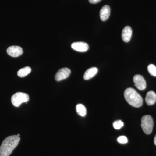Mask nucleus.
Returning <instances> with one entry per match:
<instances>
[{
	"mask_svg": "<svg viewBox=\"0 0 156 156\" xmlns=\"http://www.w3.org/2000/svg\"><path fill=\"white\" fill-rule=\"evenodd\" d=\"M7 52L9 56L13 57H17L22 55L23 53V50L21 47L13 46L8 48Z\"/></svg>",
	"mask_w": 156,
	"mask_h": 156,
	"instance_id": "nucleus-7",
	"label": "nucleus"
},
{
	"mask_svg": "<svg viewBox=\"0 0 156 156\" xmlns=\"http://www.w3.org/2000/svg\"><path fill=\"white\" fill-rule=\"evenodd\" d=\"M148 71L151 75L156 76V66L154 64H150L148 66Z\"/></svg>",
	"mask_w": 156,
	"mask_h": 156,
	"instance_id": "nucleus-15",
	"label": "nucleus"
},
{
	"mask_svg": "<svg viewBox=\"0 0 156 156\" xmlns=\"http://www.w3.org/2000/svg\"><path fill=\"white\" fill-rule=\"evenodd\" d=\"M73 50L80 52H85L89 50V45L87 43L83 42H74L71 45Z\"/></svg>",
	"mask_w": 156,
	"mask_h": 156,
	"instance_id": "nucleus-8",
	"label": "nucleus"
},
{
	"mask_svg": "<svg viewBox=\"0 0 156 156\" xmlns=\"http://www.w3.org/2000/svg\"><path fill=\"white\" fill-rule=\"evenodd\" d=\"M134 86L140 90H144L146 88V82L144 78L140 75H136L133 78Z\"/></svg>",
	"mask_w": 156,
	"mask_h": 156,
	"instance_id": "nucleus-5",
	"label": "nucleus"
},
{
	"mask_svg": "<svg viewBox=\"0 0 156 156\" xmlns=\"http://www.w3.org/2000/svg\"><path fill=\"white\" fill-rule=\"evenodd\" d=\"M11 100L13 105L18 107L22 103L28 102L29 100V96L26 93L21 92H17L12 95Z\"/></svg>",
	"mask_w": 156,
	"mask_h": 156,
	"instance_id": "nucleus-4",
	"label": "nucleus"
},
{
	"mask_svg": "<svg viewBox=\"0 0 156 156\" xmlns=\"http://www.w3.org/2000/svg\"><path fill=\"white\" fill-rule=\"evenodd\" d=\"M117 140H118V142L120 144H125L127 143L128 142V138L125 136H119L117 139Z\"/></svg>",
	"mask_w": 156,
	"mask_h": 156,
	"instance_id": "nucleus-17",
	"label": "nucleus"
},
{
	"mask_svg": "<svg viewBox=\"0 0 156 156\" xmlns=\"http://www.w3.org/2000/svg\"><path fill=\"white\" fill-rule=\"evenodd\" d=\"M145 101L147 105H152L156 102V94L154 91L148 92L146 96Z\"/></svg>",
	"mask_w": 156,
	"mask_h": 156,
	"instance_id": "nucleus-11",
	"label": "nucleus"
},
{
	"mask_svg": "<svg viewBox=\"0 0 156 156\" xmlns=\"http://www.w3.org/2000/svg\"><path fill=\"white\" fill-rule=\"evenodd\" d=\"M141 128L147 134L152 133L153 129L154 121L152 117L149 115L144 116L141 119Z\"/></svg>",
	"mask_w": 156,
	"mask_h": 156,
	"instance_id": "nucleus-3",
	"label": "nucleus"
},
{
	"mask_svg": "<svg viewBox=\"0 0 156 156\" xmlns=\"http://www.w3.org/2000/svg\"><path fill=\"white\" fill-rule=\"evenodd\" d=\"M98 69L96 67H92L86 71L84 75V79L85 80H89L95 76L97 73Z\"/></svg>",
	"mask_w": 156,
	"mask_h": 156,
	"instance_id": "nucleus-12",
	"label": "nucleus"
},
{
	"mask_svg": "<svg viewBox=\"0 0 156 156\" xmlns=\"http://www.w3.org/2000/svg\"><path fill=\"white\" fill-rule=\"evenodd\" d=\"M111 9L109 6L106 5L104 6L100 11V19L102 21H106L110 15Z\"/></svg>",
	"mask_w": 156,
	"mask_h": 156,
	"instance_id": "nucleus-10",
	"label": "nucleus"
},
{
	"mask_svg": "<svg viewBox=\"0 0 156 156\" xmlns=\"http://www.w3.org/2000/svg\"><path fill=\"white\" fill-rule=\"evenodd\" d=\"M132 34V29L129 26H126L123 29L122 32V37L123 41L126 43L130 41Z\"/></svg>",
	"mask_w": 156,
	"mask_h": 156,
	"instance_id": "nucleus-9",
	"label": "nucleus"
},
{
	"mask_svg": "<svg viewBox=\"0 0 156 156\" xmlns=\"http://www.w3.org/2000/svg\"><path fill=\"white\" fill-rule=\"evenodd\" d=\"M154 143L155 145H156V134L155 136L154 139Z\"/></svg>",
	"mask_w": 156,
	"mask_h": 156,
	"instance_id": "nucleus-19",
	"label": "nucleus"
},
{
	"mask_svg": "<svg viewBox=\"0 0 156 156\" xmlns=\"http://www.w3.org/2000/svg\"><path fill=\"white\" fill-rule=\"evenodd\" d=\"M71 73V70L67 68H63L58 70L55 76L56 81H60L66 79L69 76Z\"/></svg>",
	"mask_w": 156,
	"mask_h": 156,
	"instance_id": "nucleus-6",
	"label": "nucleus"
},
{
	"mask_svg": "<svg viewBox=\"0 0 156 156\" xmlns=\"http://www.w3.org/2000/svg\"><path fill=\"white\" fill-rule=\"evenodd\" d=\"M20 137L17 135L8 136L0 147V156H9L18 145Z\"/></svg>",
	"mask_w": 156,
	"mask_h": 156,
	"instance_id": "nucleus-1",
	"label": "nucleus"
},
{
	"mask_svg": "<svg viewBox=\"0 0 156 156\" xmlns=\"http://www.w3.org/2000/svg\"><path fill=\"white\" fill-rule=\"evenodd\" d=\"M76 110L78 114L82 117H84L87 114V109L83 105L79 104L76 106Z\"/></svg>",
	"mask_w": 156,
	"mask_h": 156,
	"instance_id": "nucleus-14",
	"label": "nucleus"
},
{
	"mask_svg": "<svg viewBox=\"0 0 156 156\" xmlns=\"http://www.w3.org/2000/svg\"><path fill=\"white\" fill-rule=\"evenodd\" d=\"M124 96L127 102L131 106L136 108L142 106L143 103L142 98L133 88H129L126 89L124 93Z\"/></svg>",
	"mask_w": 156,
	"mask_h": 156,
	"instance_id": "nucleus-2",
	"label": "nucleus"
},
{
	"mask_svg": "<svg viewBox=\"0 0 156 156\" xmlns=\"http://www.w3.org/2000/svg\"><path fill=\"white\" fill-rule=\"evenodd\" d=\"M114 128L117 130H119L124 126V123L121 120L115 121L113 124Z\"/></svg>",
	"mask_w": 156,
	"mask_h": 156,
	"instance_id": "nucleus-16",
	"label": "nucleus"
},
{
	"mask_svg": "<svg viewBox=\"0 0 156 156\" xmlns=\"http://www.w3.org/2000/svg\"><path fill=\"white\" fill-rule=\"evenodd\" d=\"M17 135H18V136H20V134H17Z\"/></svg>",
	"mask_w": 156,
	"mask_h": 156,
	"instance_id": "nucleus-20",
	"label": "nucleus"
},
{
	"mask_svg": "<svg viewBox=\"0 0 156 156\" xmlns=\"http://www.w3.org/2000/svg\"><path fill=\"white\" fill-rule=\"evenodd\" d=\"M101 1V0H89V2L93 4H97Z\"/></svg>",
	"mask_w": 156,
	"mask_h": 156,
	"instance_id": "nucleus-18",
	"label": "nucleus"
},
{
	"mask_svg": "<svg viewBox=\"0 0 156 156\" xmlns=\"http://www.w3.org/2000/svg\"><path fill=\"white\" fill-rule=\"evenodd\" d=\"M31 71V69L30 67H29V66H26L18 71L17 72V75L20 77H24L28 75Z\"/></svg>",
	"mask_w": 156,
	"mask_h": 156,
	"instance_id": "nucleus-13",
	"label": "nucleus"
}]
</instances>
